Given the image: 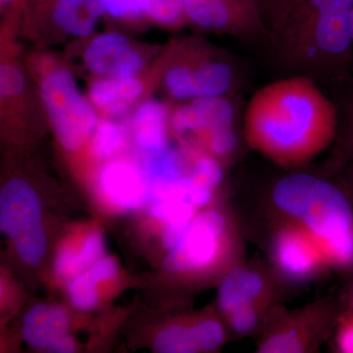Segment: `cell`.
Segmentation results:
<instances>
[{"instance_id":"ac0fdd59","label":"cell","mask_w":353,"mask_h":353,"mask_svg":"<svg viewBox=\"0 0 353 353\" xmlns=\"http://www.w3.org/2000/svg\"><path fill=\"white\" fill-rule=\"evenodd\" d=\"M168 111L157 99L141 102L132 118L134 141L143 153L155 152L167 145Z\"/></svg>"},{"instance_id":"7a4b0ae2","label":"cell","mask_w":353,"mask_h":353,"mask_svg":"<svg viewBox=\"0 0 353 353\" xmlns=\"http://www.w3.org/2000/svg\"><path fill=\"white\" fill-rule=\"evenodd\" d=\"M279 209L296 219L316 241L327 263L353 259V210L333 183L309 174H294L276 183L272 194Z\"/></svg>"},{"instance_id":"e0dca14e","label":"cell","mask_w":353,"mask_h":353,"mask_svg":"<svg viewBox=\"0 0 353 353\" xmlns=\"http://www.w3.org/2000/svg\"><path fill=\"white\" fill-rule=\"evenodd\" d=\"M145 85L138 77L104 78L92 83L90 101L92 105L112 115L126 112L143 94Z\"/></svg>"},{"instance_id":"e575fe53","label":"cell","mask_w":353,"mask_h":353,"mask_svg":"<svg viewBox=\"0 0 353 353\" xmlns=\"http://www.w3.org/2000/svg\"><path fill=\"white\" fill-rule=\"evenodd\" d=\"M27 1H28V0H25V4H26V2H27Z\"/></svg>"},{"instance_id":"ffe728a7","label":"cell","mask_w":353,"mask_h":353,"mask_svg":"<svg viewBox=\"0 0 353 353\" xmlns=\"http://www.w3.org/2000/svg\"><path fill=\"white\" fill-rule=\"evenodd\" d=\"M141 167L148 178L150 189L174 182L185 176L180 157L168 145L155 152H145Z\"/></svg>"},{"instance_id":"8fae6325","label":"cell","mask_w":353,"mask_h":353,"mask_svg":"<svg viewBox=\"0 0 353 353\" xmlns=\"http://www.w3.org/2000/svg\"><path fill=\"white\" fill-rule=\"evenodd\" d=\"M83 62L90 73L105 78H130L143 66L141 53L132 50L127 37L119 32L95 37L85 48Z\"/></svg>"},{"instance_id":"484cf974","label":"cell","mask_w":353,"mask_h":353,"mask_svg":"<svg viewBox=\"0 0 353 353\" xmlns=\"http://www.w3.org/2000/svg\"><path fill=\"white\" fill-rule=\"evenodd\" d=\"M104 241L99 232L88 234L80 250H77V271L83 273L103 257Z\"/></svg>"},{"instance_id":"d6a6232c","label":"cell","mask_w":353,"mask_h":353,"mask_svg":"<svg viewBox=\"0 0 353 353\" xmlns=\"http://www.w3.org/2000/svg\"><path fill=\"white\" fill-rule=\"evenodd\" d=\"M4 294V285L3 282H2L1 279H0V299H2Z\"/></svg>"},{"instance_id":"2e32d148","label":"cell","mask_w":353,"mask_h":353,"mask_svg":"<svg viewBox=\"0 0 353 353\" xmlns=\"http://www.w3.org/2000/svg\"><path fill=\"white\" fill-rule=\"evenodd\" d=\"M267 282L259 272L236 267L223 277L218 290L220 312L226 317L236 311L257 309L267 299Z\"/></svg>"},{"instance_id":"44dd1931","label":"cell","mask_w":353,"mask_h":353,"mask_svg":"<svg viewBox=\"0 0 353 353\" xmlns=\"http://www.w3.org/2000/svg\"><path fill=\"white\" fill-rule=\"evenodd\" d=\"M92 134V153L99 160H106L114 157L124 143V132L113 121L103 120L97 123Z\"/></svg>"},{"instance_id":"52a82bcc","label":"cell","mask_w":353,"mask_h":353,"mask_svg":"<svg viewBox=\"0 0 353 353\" xmlns=\"http://www.w3.org/2000/svg\"><path fill=\"white\" fill-rule=\"evenodd\" d=\"M233 120V108L224 97H202L176 109L171 126L178 134H203L211 155L220 159L236 148Z\"/></svg>"},{"instance_id":"f546056e","label":"cell","mask_w":353,"mask_h":353,"mask_svg":"<svg viewBox=\"0 0 353 353\" xmlns=\"http://www.w3.org/2000/svg\"><path fill=\"white\" fill-rule=\"evenodd\" d=\"M97 283L115 277L118 272L117 262L112 257H102L87 271Z\"/></svg>"},{"instance_id":"d6986e66","label":"cell","mask_w":353,"mask_h":353,"mask_svg":"<svg viewBox=\"0 0 353 353\" xmlns=\"http://www.w3.org/2000/svg\"><path fill=\"white\" fill-rule=\"evenodd\" d=\"M39 3L48 7L51 19L65 34L85 38L94 32L97 21L85 10L87 0H39Z\"/></svg>"},{"instance_id":"603a6c76","label":"cell","mask_w":353,"mask_h":353,"mask_svg":"<svg viewBox=\"0 0 353 353\" xmlns=\"http://www.w3.org/2000/svg\"><path fill=\"white\" fill-rule=\"evenodd\" d=\"M194 185L214 192L223 180V171L217 158L203 155L192 164L189 175Z\"/></svg>"},{"instance_id":"3957f363","label":"cell","mask_w":353,"mask_h":353,"mask_svg":"<svg viewBox=\"0 0 353 353\" xmlns=\"http://www.w3.org/2000/svg\"><path fill=\"white\" fill-rule=\"evenodd\" d=\"M352 4L353 0H304L279 31L288 59L319 68L345 64L353 46Z\"/></svg>"},{"instance_id":"83f0119b","label":"cell","mask_w":353,"mask_h":353,"mask_svg":"<svg viewBox=\"0 0 353 353\" xmlns=\"http://www.w3.org/2000/svg\"><path fill=\"white\" fill-rule=\"evenodd\" d=\"M77 250L65 246L58 252L54 259L55 274L62 280H72L78 275L77 271Z\"/></svg>"},{"instance_id":"5b68a950","label":"cell","mask_w":353,"mask_h":353,"mask_svg":"<svg viewBox=\"0 0 353 353\" xmlns=\"http://www.w3.org/2000/svg\"><path fill=\"white\" fill-rule=\"evenodd\" d=\"M231 222L220 208L196 214L182 241L165 257V270L172 274L208 273L222 270L233 248Z\"/></svg>"},{"instance_id":"1f68e13d","label":"cell","mask_w":353,"mask_h":353,"mask_svg":"<svg viewBox=\"0 0 353 353\" xmlns=\"http://www.w3.org/2000/svg\"><path fill=\"white\" fill-rule=\"evenodd\" d=\"M350 32H352V38L353 41V4L352 8V12H350Z\"/></svg>"},{"instance_id":"4dcf8cb0","label":"cell","mask_w":353,"mask_h":353,"mask_svg":"<svg viewBox=\"0 0 353 353\" xmlns=\"http://www.w3.org/2000/svg\"><path fill=\"white\" fill-rule=\"evenodd\" d=\"M338 343L341 352L353 353V320L341 329Z\"/></svg>"},{"instance_id":"30bf717a","label":"cell","mask_w":353,"mask_h":353,"mask_svg":"<svg viewBox=\"0 0 353 353\" xmlns=\"http://www.w3.org/2000/svg\"><path fill=\"white\" fill-rule=\"evenodd\" d=\"M284 323L267 334L259 352L265 353L305 352L321 343L333 321L331 309L326 306L309 309L301 317Z\"/></svg>"},{"instance_id":"7402d4cb","label":"cell","mask_w":353,"mask_h":353,"mask_svg":"<svg viewBox=\"0 0 353 353\" xmlns=\"http://www.w3.org/2000/svg\"><path fill=\"white\" fill-rule=\"evenodd\" d=\"M265 27L270 26L279 32L304 0H252Z\"/></svg>"},{"instance_id":"5bb4252c","label":"cell","mask_w":353,"mask_h":353,"mask_svg":"<svg viewBox=\"0 0 353 353\" xmlns=\"http://www.w3.org/2000/svg\"><path fill=\"white\" fill-rule=\"evenodd\" d=\"M225 341L219 320L206 317L194 324H172L162 329L153 341L160 353H196L218 350Z\"/></svg>"},{"instance_id":"ba28073f","label":"cell","mask_w":353,"mask_h":353,"mask_svg":"<svg viewBox=\"0 0 353 353\" xmlns=\"http://www.w3.org/2000/svg\"><path fill=\"white\" fill-rule=\"evenodd\" d=\"M234 81V71L224 57L201 53L190 61L176 62L164 72L167 92L176 101L223 97Z\"/></svg>"},{"instance_id":"d4e9b609","label":"cell","mask_w":353,"mask_h":353,"mask_svg":"<svg viewBox=\"0 0 353 353\" xmlns=\"http://www.w3.org/2000/svg\"><path fill=\"white\" fill-rule=\"evenodd\" d=\"M146 19L163 27H176L187 21L183 0H153Z\"/></svg>"},{"instance_id":"6da1fadb","label":"cell","mask_w":353,"mask_h":353,"mask_svg":"<svg viewBox=\"0 0 353 353\" xmlns=\"http://www.w3.org/2000/svg\"><path fill=\"white\" fill-rule=\"evenodd\" d=\"M334 104L306 76L259 88L246 104L243 130L253 150L282 166L310 161L336 137Z\"/></svg>"},{"instance_id":"9c48e42d","label":"cell","mask_w":353,"mask_h":353,"mask_svg":"<svg viewBox=\"0 0 353 353\" xmlns=\"http://www.w3.org/2000/svg\"><path fill=\"white\" fill-rule=\"evenodd\" d=\"M188 22L217 34L248 36L265 25L252 0H183Z\"/></svg>"},{"instance_id":"f1b7e54d","label":"cell","mask_w":353,"mask_h":353,"mask_svg":"<svg viewBox=\"0 0 353 353\" xmlns=\"http://www.w3.org/2000/svg\"><path fill=\"white\" fill-rule=\"evenodd\" d=\"M108 14L114 19H143L137 0H103Z\"/></svg>"},{"instance_id":"836d02e7","label":"cell","mask_w":353,"mask_h":353,"mask_svg":"<svg viewBox=\"0 0 353 353\" xmlns=\"http://www.w3.org/2000/svg\"><path fill=\"white\" fill-rule=\"evenodd\" d=\"M350 136H352V145L353 148V118L352 121V128H350Z\"/></svg>"},{"instance_id":"4316f807","label":"cell","mask_w":353,"mask_h":353,"mask_svg":"<svg viewBox=\"0 0 353 353\" xmlns=\"http://www.w3.org/2000/svg\"><path fill=\"white\" fill-rule=\"evenodd\" d=\"M24 17L25 0H0V18L3 21V25L0 28V46L6 43V39L12 34L11 32Z\"/></svg>"},{"instance_id":"7c38bea8","label":"cell","mask_w":353,"mask_h":353,"mask_svg":"<svg viewBox=\"0 0 353 353\" xmlns=\"http://www.w3.org/2000/svg\"><path fill=\"white\" fill-rule=\"evenodd\" d=\"M274 259L279 270L296 281L312 277L327 263L319 246L301 226L285 227L276 236Z\"/></svg>"},{"instance_id":"4fadbf2b","label":"cell","mask_w":353,"mask_h":353,"mask_svg":"<svg viewBox=\"0 0 353 353\" xmlns=\"http://www.w3.org/2000/svg\"><path fill=\"white\" fill-rule=\"evenodd\" d=\"M70 318L64 308L37 304L23 319L22 336L32 347L44 352L70 353L76 343L69 334Z\"/></svg>"},{"instance_id":"8992f818","label":"cell","mask_w":353,"mask_h":353,"mask_svg":"<svg viewBox=\"0 0 353 353\" xmlns=\"http://www.w3.org/2000/svg\"><path fill=\"white\" fill-rule=\"evenodd\" d=\"M0 233L11 241L23 263H41L48 248L43 209L38 192L24 179H9L0 188Z\"/></svg>"},{"instance_id":"9a60e30c","label":"cell","mask_w":353,"mask_h":353,"mask_svg":"<svg viewBox=\"0 0 353 353\" xmlns=\"http://www.w3.org/2000/svg\"><path fill=\"white\" fill-rule=\"evenodd\" d=\"M102 192L118 208L137 209L150 199V187L141 166L127 161H113L101 170Z\"/></svg>"},{"instance_id":"277c9868","label":"cell","mask_w":353,"mask_h":353,"mask_svg":"<svg viewBox=\"0 0 353 353\" xmlns=\"http://www.w3.org/2000/svg\"><path fill=\"white\" fill-rule=\"evenodd\" d=\"M41 103L55 136L67 152H77L92 136L97 115L79 90L75 77L65 68L50 69L39 80Z\"/></svg>"},{"instance_id":"cb8c5ba5","label":"cell","mask_w":353,"mask_h":353,"mask_svg":"<svg viewBox=\"0 0 353 353\" xmlns=\"http://www.w3.org/2000/svg\"><path fill=\"white\" fill-rule=\"evenodd\" d=\"M97 284L99 283L87 271L70 280L69 297L74 307L79 310L94 308L99 301Z\"/></svg>"}]
</instances>
